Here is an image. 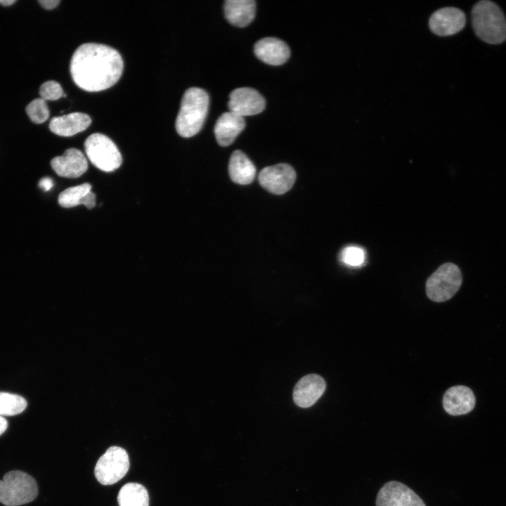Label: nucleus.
Returning a JSON list of instances; mask_svg holds the SVG:
<instances>
[{
	"mask_svg": "<svg viewBox=\"0 0 506 506\" xmlns=\"http://www.w3.org/2000/svg\"><path fill=\"white\" fill-rule=\"evenodd\" d=\"M124 62L119 53L107 45L86 43L74 52L70 64L72 80L90 92L112 86L122 76Z\"/></svg>",
	"mask_w": 506,
	"mask_h": 506,
	"instance_id": "1",
	"label": "nucleus"
},
{
	"mask_svg": "<svg viewBox=\"0 0 506 506\" xmlns=\"http://www.w3.org/2000/svg\"><path fill=\"white\" fill-rule=\"evenodd\" d=\"M209 107L207 93L197 87L186 90L181 99L175 126L182 137L193 136L201 129Z\"/></svg>",
	"mask_w": 506,
	"mask_h": 506,
	"instance_id": "2",
	"label": "nucleus"
},
{
	"mask_svg": "<svg viewBox=\"0 0 506 506\" xmlns=\"http://www.w3.org/2000/svg\"><path fill=\"white\" fill-rule=\"evenodd\" d=\"M472 25L476 35L488 44H498L506 39L505 15L491 1H480L473 6Z\"/></svg>",
	"mask_w": 506,
	"mask_h": 506,
	"instance_id": "3",
	"label": "nucleus"
},
{
	"mask_svg": "<svg viewBox=\"0 0 506 506\" xmlns=\"http://www.w3.org/2000/svg\"><path fill=\"white\" fill-rule=\"evenodd\" d=\"M38 495L34 479L25 472H7L0 480V502L6 506H19L34 500Z\"/></svg>",
	"mask_w": 506,
	"mask_h": 506,
	"instance_id": "4",
	"label": "nucleus"
},
{
	"mask_svg": "<svg viewBox=\"0 0 506 506\" xmlns=\"http://www.w3.org/2000/svg\"><path fill=\"white\" fill-rule=\"evenodd\" d=\"M84 149L91 162L101 171H112L122 164V155L117 145L103 134H91L84 142Z\"/></svg>",
	"mask_w": 506,
	"mask_h": 506,
	"instance_id": "5",
	"label": "nucleus"
},
{
	"mask_svg": "<svg viewBox=\"0 0 506 506\" xmlns=\"http://www.w3.org/2000/svg\"><path fill=\"white\" fill-rule=\"evenodd\" d=\"M462 274L459 267L453 263L439 266L427 279L426 293L435 302L450 299L460 289Z\"/></svg>",
	"mask_w": 506,
	"mask_h": 506,
	"instance_id": "6",
	"label": "nucleus"
},
{
	"mask_svg": "<svg viewBox=\"0 0 506 506\" xmlns=\"http://www.w3.org/2000/svg\"><path fill=\"white\" fill-rule=\"evenodd\" d=\"M129 465L127 452L119 446H111L97 461L95 476L101 484L112 485L126 475Z\"/></svg>",
	"mask_w": 506,
	"mask_h": 506,
	"instance_id": "7",
	"label": "nucleus"
},
{
	"mask_svg": "<svg viewBox=\"0 0 506 506\" xmlns=\"http://www.w3.org/2000/svg\"><path fill=\"white\" fill-rule=\"evenodd\" d=\"M295 180L294 169L285 163L266 167L259 174L260 185L267 191L275 195H282L290 190Z\"/></svg>",
	"mask_w": 506,
	"mask_h": 506,
	"instance_id": "8",
	"label": "nucleus"
},
{
	"mask_svg": "<svg viewBox=\"0 0 506 506\" xmlns=\"http://www.w3.org/2000/svg\"><path fill=\"white\" fill-rule=\"evenodd\" d=\"M376 506H426L424 501L405 484L391 481L379 491Z\"/></svg>",
	"mask_w": 506,
	"mask_h": 506,
	"instance_id": "9",
	"label": "nucleus"
},
{
	"mask_svg": "<svg viewBox=\"0 0 506 506\" xmlns=\"http://www.w3.org/2000/svg\"><path fill=\"white\" fill-rule=\"evenodd\" d=\"M466 16L460 9L445 7L436 10L430 16L429 26L431 31L439 36L455 34L465 26Z\"/></svg>",
	"mask_w": 506,
	"mask_h": 506,
	"instance_id": "10",
	"label": "nucleus"
},
{
	"mask_svg": "<svg viewBox=\"0 0 506 506\" xmlns=\"http://www.w3.org/2000/svg\"><path fill=\"white\" fill-rule=\"evenodd\" d=\"M265 105L264 97L257 90L249 87L234 89L230 93L228 103L230 112L242 117L261 112Z\"/></svg>",
	"mask_w": 506,
	"mask_h": 506,
	"instance_id": "11",
	"label": "nucleus"
},
{
	"mask_svg": "<svg viewBox=\"0 0 506 506\" xmlns=\"http://www.w3.org/2000/svg\"><path fill=\"white\" fill-rule=\"evenodd\" d=\"M326 384L324 379L318 375L310 374L301 377L293 390V399L301 408L313 406L323 395Z\"/></svg>",
	"mask_w": 506,
	"mask_h": 506,
	"instance_id": "12",
	"label": "nucleus"
},
{
	"mask_svg": "<svg viewBox=\"0 0 506 506\" xmlns=\"http://www.w3.org/2000/svg\"><path fill=\"white\" fill-rule=\"evenodd\" d=\"M51 165L58 176L70 179L82 176L88 168L84 154L74 148L66 150L63 155L53 157Z\"/></svg>",
	"mask_w": 506,
	"mask_h": 506,
	"instance_id": "13",
	"label": "nucleus"
},
{
	"mask_svg": "<svg viewBox=\"0 0 506 506\" xmlns=\"http://www.w3.org/2000/svg\"><path fill=\"white\" fill-rule=\"evenodd\" d=\"M476 398L473 391L467 387L458 385L449 388L443 395V406L450 415H465L472 411Z\"/></svg>",
	"mask_w": 506,
	"mask_h": 506,
	"instance_id": "14",
	"label": "nucleus"
},
{
	"mask_svg": "<svg viewBox=\"0 0 506 506\" xmlns=\"http://www.w3.org/2000/svg\"><path fill=\"white\" fill-rule=\"evenodd\" d=\"M256 56L271 65L285 63L290 56V50L283 41L275 37H265L257 41L254 46Z\"/></svg>",
	"mask_w": 506,
	"mask_h": 506,
	"instance_id": "15",
	"label": "nucleus"
},
{
	"mask_svg": "<svg viewBox=\"0 0 506 506\" xmlns=\"http://www.w3.org/2000/svg\"><path fill=\"white\" fill-rule=\"evenodd\" d=\"M91 123V119L87 114L75 112L53 117L49 129L60 136H72L86 129Z\"/></svg>",
	"mask_w": 506,
	"mask_h": 506,
	"instance_id": "16",
	"label": "nucleus"
},
{
	"mask_svg": "<svg viewBox=\"0 0 506 506\" xmlns=\"http://www.w3.org/2000/svg\"><path fill=\"white\" fill-rule=\"evenodd\" d=\"M245 126L244 117L230 111L223 113L217 119L214 126V134L218 143L221 146L231 145Z\"/></svg>",
	"mask_w": 506,
	"mask_h": 506,
	"instance_id": "17",
	"label": "nucleus"
},
{
	"mask_svg": "<svg viewBox=\"0 0 506 506\" xmlns=\"http://www.w3.org/2000/svg\"><path fill=\"white\" fill-rule=\"evenodd\" d=\"M223 8L225 16L230 23L243 27L254 18L256 2L253 0H227Z\"/></svg>",
	"mask_w": 506,
	"mask_h": 506,
	"instance_id": "18",
	"label": "nucleus"
},
{
	"mask_svg": "<svg viewBox=\"0 0 506 506\" xmlns=\"http://www.w3.org/2000/svg\"><path fill=\"white\" fill-rule=\"evenodd\" d=\"M231 179L240 185L251 183L255 177L256 168L253 162L241 150H235L232 153L228 164Z\"/></svg>",
	"mask_w": 506,
	"mask_h": 506,
	"instance_id": "19",
	"label": "nucleus"
},
{
	"mask_svg": "<svg viewBox=\"0 0 506 506\" xmlns=\"http://www.w3.org/2000/svg\"><path fill=\"white\" fill-rule=\"evenodd\" d=\"M119 506H149V495L146 488L138 483H127L117 495Z\"/></svg>",
	"mask_w": 506,
	"mask_h": 506,
	"instance_id": "20",
	"label": "nucleus"
},
{
	"mask_svg": "<svg viewBox=\"0 0 506 506\" xmlns=\"http://www.w3.org/2000/svg\"><path fill=\"white\" fill-rule=\"evenodd\" d=\"M91 186L88 183L68 188L60 193L58 202L65 208L82 205L84 197L91 192Z\"/></svg>",
	"mask_w": 506,
	"mask_h": 506,
	"instance_id": "21",
	"label": "nucleus"
},
{
	"mask_svg": "<svg viewBox=\"0 0 506 506\" xmlns=\"http://www.w3.org/2000/svg\"><path fill=\"white\" fill-rule=\"evenodd\" d=\"M27 407L26 400L17 394L0 391V416L21 413Z\"/></svg>",
	"mask_w": 506,
	"mask_h": 506,
	"instance_id": "22",
	"label": "nucleus"
},
{
	"mask_svg": "<svg viewBox=\"0 0 506 506\" xmlns=\"http://www.w3.org/2000/svg\"><path fill=\"white\" fill-rule=\"evenodd\" d=\"M30 120L35 124H41L49 117L50 112L46 100L39 98L32 100L25 108Z\"/></svg>",
	"mask_w": 506,
	"mask_h": 506,
	"instance_id": "23",
	"label": "nucleus"
},
{
	"mask_svg": "<svg viewBox=\"0 0 506 506\" xmlns=\"http://www.w3.org/2000/svg\"><path fill=\"white\" fill-rule=\"evenodd\" d=\"M365 259V253L363 249L356 246L345 247L341 253L342 261L352 266L362 265Z\"/></svg>",
	"mask_w": 506,
	"mask_h": 506,
	"instance_id": "24",
	"label": "nucleus"
},
{
	"mask_svg": "<svg viewBox=\"0 0 506 506\" xmlns=\"http://www.w3.org/2000/svg\"><path fill=\"white\" fill-rule=\"evenodd\" d=\"M39 94L44 100H56L65 96L60 84L54 80L44 82L39 88Z\"/></svg>",
	"mask_w": 506,
	"mask_h": 506,
	"instance_id": "25",
	"label": "nucleus"
},
{
	"mask_svg": "<svg viewBox=\"0 0 506 506\" xmlns=\"http://www.w3.org/2000/svg\"><path fill=\"white\" fill-rule=\"evenodd\" d=\"M82 205L88 209H92L96 205V195L93 192H89L84 198Z\"/></svg>",
	"mask_w": 506,
	"mask_h": 506,
	"instance_id": "26",
	"label": "nucleus"
},
{
	"mask_svg": "<svg viewBox=\"0 0 506 506\" xmlns=\"http://www.w3.org/2000/svg\"><path fill=\"white\" fill-rule=\"evenodd\" d=\"M41 6L48 10L56 8L60 3V0H39Z\"/></svg>",
	"mask_w": 506,
	"mask_h": 506,
	"instance_id": "27",
	"label": "nucleus"
},
{
	"mask_svg": "<svg viewBox=\"0 0 506 506\" xmlns=\"http://www.w3.org/2000/svg\"><path fill=\"white\" fill-rule=\"evenodd\" d=\"M39 185L44 190L48 191L53 187V181L51 179L45 177L41 179Z\"/></svg>",
	"mask_w": 506,
	"mask_h": 506,
	"instance_id": "28",
	"label": "nucleus"
},
{
	"mask_svg": "<svg viewBox=\"0 0 506 506\" xmlns=\"http://www.w3.org/2000/svg\"><path fill=\"white\" fill-rule=\"evenodd\" d=\"M8 422L6 420L2 417L0 416V435H1L7 429Z\"/></svg>",
	"mask_w": 506,
	"mask_h": 506,
	"instance_id": "29",
	"label": "nucleus"
},
{
	"mask_svg": "<svg viewBox=\"0 0 506 506\" xmlns=\"http://www.w3.org/2000/svg\"><path fill=\"white\" fill-rule=\"evenodd\" d=\"M15 0H0V4L4 6H8L15 3Z\"/></svg>",
	"mask_w": 506,
	"mask_h": 506,
	"instance_id": "30",
	"label": "nucleus"
}]
</instances>
